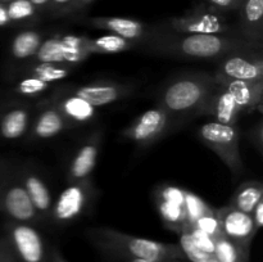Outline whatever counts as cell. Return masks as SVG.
I'll return each mask as SVG.
<instances>
[{"label": "cell", "instance_id": "1", "mask_svg": "<svg viewBox=\"0 0 263 262\" xmlns=\"http://www.w3.org/2000/svg\"><path fill=\"white\" fill-rule=\"evenodd\" d=\"M158 31L139 46L138 51L180 61H220L228 54L248 46L240 36L177 33L164 30L159 23Z\"/></svg>", "mask_w": 263, "mask_h": 262}, {"label": "cell", "instance_id": "2", "mask_svg": "<svg viewBox=\"0 0 263 262\" xmlns=\"http://www.w3.org/2000/svg\"><path fill=\"white\" fill-rule=\"evenodd\" d=\"M86 235L98 249L110 257H133L151 261H181L185 258L179 244L139 238L107 226L87 229Z\"/></svg>", "mask_w": 263, "mask_h": 262}, {"label": "cell", "instance_id": "3", "mask_svg": "<svg viewBox=\"0 0 263 262\" xmlns=\"http://www.w3.org/2000/svg\"><path fill=\"white\" fill-rule=\"evenodd\" d=\"M216 86L213 73L187 72L166 82L157 94V105L171 115L189 121L199 116Z\"/></svg>", "mask_w": 263, "mask_h": 262}, {"label": "cell", "instance_id": "4", "mask_svg": "<svg viewBox=\"0 0 263 262\" xmlns=\"http://www.w3.org/2000/svg\"><path fill=\"white\" fill-rule=\"evenodd\" d=\"M164 30L177 33L239 36L236 23H231L229 13H223L207 3H200L184 14L159 23Z\"/></svg>", "mask_w": 263, "mask_h": 262}, {"label": "cell", "instance_id": "5", "mask_svg": "<svg viewBox=\"0 0 263 262\" xmlns=\"http://www.w3.org/2000/svg\"><path fill=\"white\" fill-rule=\"evenodd\" d=\"M187 121L176 117L159 105L145 110L127 127L121 131V138L138 148H149L168 134L181 127Z\"/></svg>", "mask_w": 263, "mask_h": 262}, {"label": "cell", "instance_id": "6", "mask_svg": "<svg viewBox=\"0 0 263 262\" xmlns=\"http://www.w3.org/2000/svg\"><path fill=\"white\" fill-rule=\"evenodd\" d=\"M0 212L13 221L32 225L40 222L21 181L17 166L7 161H0Z\"/></svg>", "mask_w": 263, "mask_h": 262}, {"label": "cell", "instance_id": "7", "mask_svg": "<svg viewBox=\"0 0 263 262\" xmlns=\"http://www.w3.org/2000/svg\"><path fill=\"white\" fill-rule=\"evenodd\" d=\"M198 136L205 146L215 152L216 156L230 170L231 174L235 176L241 174L244 164L239 149L240 134L236 126L211 121L198 128Z\"/></svg>", "mask_w": 263, "mask_h": 262}, {"label": "cell", "instance_id": "8", "mask_svg": "<svg viewBox=\"0 0 263 262\" xmlns=\"http://www.w3.org/2000/svg\"><path fill=\"white\" fill-rule=\"evenodd\" d=\"M97 194L92 177L67 184L53 203L49 222L55 226L71 225L87 211Z\"/></svg>", "mask_w": 263, "mask_h": 262}, {"label": "cell", "instance_id": "9", "mask_svg": "<svg viewBox=\"0 0 263 262\" xmlns=\"http://www.w3.org/2000/svg\"><path fill=\"white\" fill-rule=\"evenodd\" d=\"M4 236L20 262H51V249L32 223L8 220Z\"/></svg>", "mask_w": 263, "mask_h": 262}, {"label": "cell", "instance_id": "10", "mask_svg": "<svg viewBox=\"0 0 263 262\" xmlns=\"http://www.w3.org/2000/svg\"><path fill=\"white\" fill-rule=\"evenodd\" d=\"M215 79L263 81L262 46H248L228 54L217 61Z\"/></svg>", "mask_w": 263, "mask_h": 262}, {"label": "cell", "instance_id": "11", "mask_svg": "<svg viewBox=\"0 0 263 262\" xmlns=\"http://www.w3.org/2000/svg\"><path fill=\"white\" fill-rule=\"evenodd\" d=\"M184 188L162 184L154 190V202L162 222L168 230L180 234L186 226Z\"/></svg>", "mask_w": 263, "mask_h": 262}, {"label": "cell", "instance_id": "12", "mask_svg": "<svg viewBox=\"0 0 263 262\" xmlns=\"http://www.w3.org/2000/svg\"><path fill=\"white\" fill-rule=\"evenodd\" d=\"M80 21L95 30L108 31L109 33L134 41L138 44V49L158 31V25H148L127 17H84L80 18Z\"/></svg>", "mask_w": 263, "mask_h": 262}, {"label": "cell", "instance_id": "13", "mask_svg": "<svg viewBox=\"0 0 263 262\" xmlns=\"http://www.w3.org/2000/svg\"><path fill=\"white\" fill-rule=\"evenodd\" d=\"M73 128V126L62 116L58 108L46 98L41 102L36 103L35 113L27 136L26 143H37V141L48 140L55 138L62 133Z\"/></svg>", "mask_w": 263, "mask_h": 262}, {"label": "cell", "instance_id": "14", "mask_svg": "<svg viewBox=\"0 0 263 262\" xmlns=\"http://www.w3.org/2000/svg\"><path fill=\"white\" fill-rule=\"evenodd\" d=\"M216 213L220 220L221 230L228 239L235 243L241 251L249 256V248L254 236L258 233L249 213L239 211L230 204L216 208Z\"/></svg>", "mask_w": 263, "mask_h": 262}, {"label": "cell", "instance_id": "15", "mask_svg": "<svg viewBox=\"0 0 263 262\" xmlns=\"http://www.w3.org/2000/svg\"><path fill=\"white\" fill-rule=\"evenodd\" d=\"M66 87L72 94L82 98L98 108L126 99L136 90V86L131 82L121 81H92L89 84L69 85Z\"/></svg>", "mask_w": 263, "mask_h": 262}, {"label": "cell", "instance_id": "16", "mask_svg": "<svg viewBox=\"0 0 263 262\" xmlns=\"http://www.w3.org/2000/svg\"><path fill=\"white\" fill-rule=\"evenodd\" d=\"M103 138H104V133L102 128L95 130L77 146L67 166V182L80 181V180L89 179L92 176V171H94L100 149H102Z\"/></svg>", "mask_w": 263, "mask_h": 262}, {"label": "cell", "instance_id": "17", "mask_svg": "<svg viewBox=\"0 0 263 262\" xmlns=\"http://www.w3.org/2000/svg\"><path fill=\"white\" fill-rule=\"evenodd\" d=\"M17 170L28 199L37 213L39 220L40 222H48L50 220L54 203L49 185L46 184L39 170L32 164L23 163L22 166L17 167Z\"/></svg>", "mask_w": 263, "mask_h": 262}, {"label": "cell", "instance_id": "18", "mask_svg": "<svg viewBox=\"0 0 263 262\" xmlns=\"http://www.w3.org/2000/svg\"><path fill=\"white\" fill-rule=\"evenodd\" d=\"M46 36V31L36 27H25L13 36L7 49L8 76L31 61Z\"/></svg>", "mask_w": 263, "mask_h": 262}, {"label": "cell", "instance_id": "19", "mask_svg": "<svg viewBox=\"0 0 263 262\" xmlns=\"http://www.w3.org/2000/svg\"><path fill=\"white\" fill-rule=\"evenodd\" d=\"M48 99L58 108L64 118L73 127L87 125L92 122L98 116V107L90 104L82 98L72 94L66 86L57 87L51 91Z\"/></svg>", "mask_w": 263, "mask_h": 262}, {"label": "cell", "instance_id": "20", "mask_svg": "<svg viewBox=\"0 0 263 262\" xmlns=\"http://www.w3.org/2000/svg\"><path fill=\"white\" fill-rule=\"evenodd\" d=\"M36 104L33 102H13L0 110V138L20 140L27 136Z\"/></svg>", "mask_w": 263, "mask_h": 262}, {"label": "cell", "instance_id": "21", "mask_svg": "<svg viewBox=\"0 0 263 262\" xmlns=\"http://www.w3.org/2000/svg\"><path fill=\"white\" fill-rule=\"evenodd\" d=\"M240 115L241 110L239 105L236 104L233 95L216 82L215 89L211 92L208 99L205 100L198 117L207 116V117L212 118V121H215V122L236 126Z\"/></svg>", "mask_w": 263, "mask_h": 262}, {"label": "cell", "instance_id": "22", "mask_svg": "<svg viewBox=\"0 0 263 262\" xmlns=\"http://www.w3.org/2000/svg\"><path fill=\"white\" fill-rule=\"evenodd\" d=\"M236 13L239 36L252 45L263 46V0H243Z\"/></svg>", "mask_w": 263, "mask_h": 262}, {"label": "cell", "instance_id": "23", "mask_svg": "<svg viewBox=\"0 0 263 262\" xmlns=\"http://www.w3.org/2000/svg\"><path fill=\"white\" fill-rule=\"evenodd\" d=\"M215 81L233 95L241 113H252L256 109H262L263 81L249 82L222 79H215Z\"/></svg>", "mask_w": 263, "mask_h": 262}, {"label": "cell", "instance_id": "24", "mask_svg": "<svg viewBox=\"0 0 263 262\" xmlns=\"http://www.w3.org/2000/svg\"><path fill=\"white\" fill-rule=\"evenodd\" d=\"M77 66L67 63H48V62H28L9 74V80L17 76H31L43 81L57 84L68 79Z\"/></svg>", "mask_w": 263, "mask_h": 262}, {"label": "cell", "instance_id": "25", "mask_svg": "<svg viewBox=\"0 0 263 262\" xmlns=\"http://www.w3.org/2000/svg\"><path fill=\"white\" fill-rule=\"evenodd\" d=\"M8 81L10 82L8 92L17 102H35L41 95L54 89V84L31 76H17Z\"/></svg>", "mask_w": 263, "mask_h": 262}, {"label": "cell", "instance_id": "26", "mask_svg": "<svg viewBox=\"0 0 263 262\" xmlns=\"http://www.w3.org/2000/svg\"><path fill=\"white\" fill-rule=\"evenodd\" d=\"M84 46L90 55L92 54H116L128 50H138V44L123 39L115 33L99 36V38H87L85 36Z\"/></svg>", "mask_w": 263, "mask_h": 262}, {"label": "cell", "instance_id": "27", "mask_svg": "<svg viewBox=\"0 0 263 262\" xmlns=\"http://www.w3.org/2000/svg\"><path fill=\"white\" fill-rule=\"evenodd\" d=\"M263 199V185L257 180L244 181L236 188L229 204L239 211L249 213L253 212L254 207L259 200Z\"/></svg>", "mask_w": 263, "mask_h": 262}, {"label": "cell", "instance_id": "28", "mask_svg": "<svg viewBox=\"0 0 263 262\" xmlns=\"http://www.w3.org/2000/svg\"><path fill=\"white\" fill-rule=\"evenodd\" d=\"M5 4L10 26H21L23 28L32 27L43 15V12L28 0H12Z\"/></svg>", "mask_w": 263, "mask_h": 262}, {"label": "cell", "instance_id": "29", "mask_svg": "<svg viewBox=\"0 0 263 262\" xmlns=\"http://www.w3.org/2000/svg\"><path fill=\"white\" fill-rule=\"evenodd\" d=\"M63 40L61 33L48 35L39 46L35 55L30 62H48V63H64Z\"/></svg>", "mask_w": 263, "mask_h": 262}, {"label": "cell", "instance_id": "30", "mask_svg": "<svg viewBox=\"0 0 263 262\" xmlns=\"http://www.w3.org/2000/svg\"><path fill=\"white\" fill-rule=\"evenodd\" d=\"M213 258L216 262H247L248 254L225 235H221L215 240Z\"/></svg>", "mask_w": 263, "mask_h": 262}, {"label": "cell", "instance_id": "31", "mask_svg": "<svg viewBox=\"0 0 263 262\" xmlns=\"http://www.w3.org/2000/svg\"><path fill=\"white\" fill-rule=\"evenodd\" d=\"M215 208L208 204L203 198L197 195L190 190H185V213H186V228H192L198 218L202 217L205 213L211 212Z\"/></svg>", "mask_w": 263, "mask_h": 262}, {"label": "cell", "instance_id": "32", "mask_svg": "<svg viewBox=\"0 0 263 262\" xmlns=\"http://www.w3.org/2000/svg\"><path fill=\"white\" fill-rule=\"evenodd\" d=\"M179 247L185 258L189 259L190 262H199L204 261V259L213 258L212 256L207 254L205 252H203L202 249H199L195 246L194 241L190 238L189 233L186 230H182L179 234Z\"/></svg>", "mask_w": 263, "mask_h": 262}, {"label": "cell", "instance_id": "33", "mask_svg": "<svg viewBox=\"0 0 263 262\" xmlns=\"http://www.w3.org/2000/svg\"><path fill=\"white\" fill-rule=\"evenodd\" d=\"M193 226L199 229V230H202L203 233L208 234V235L212 236L213 239H217L218 236L223 235L222 230H221L220 220H218L217 213H216V208L213 211H211V212L203 215L200 218H198L197 222Z\"/></svg>", "mask_w": 263, "mask_h": 262}, {"label": "cell", "instance_id": "34", "mask_svg": "<svg viewBox=\"0 0 263 262\" xmlns=\"http://www.w3.org/2000/svg\"><path fill=\"white\" fill-rule=\"evenodd\" d=\"M184 230H186L187 233H189L190 238L193 239V241H194V244L198 247V248L202 249L203 252H205V253L213 257L216 239H213L212 236H210L208 234L203 233V231L199 230V229L194 228V226L184 229Z\"/></svg>", "mask_w": 263, "mask_h": 262}, {"label": "cell", "instance_id": "35", "mask_svg": "<svg viewBox=\"0 0 263 262\" xmlns=\"http://www.w3.org/2000/svg\"><path fill=\"white\" fill-rule=\"evenodd\" d=\"M94 2H97V0H72V2L59 13L57 18L77 17V15H80L81 13H84Z\"/></svg>", "mask_w": 263, "mask_h": 262}, {"label": "cell", "instance_id": "36", "mask_svg": "<svg viewBox=\"0 0 263 262\" xmlns=\"http://www.w3.org/2000/svg\"><path fill=\"white\" fill-rule=\"evenodd\" d=\"M243 0H204V3L210 4L211 7L221 10L223 13L238 12Z\"/></svg>", "mask_w": 263, "mask_h": 262}, {"label": "cell", "instance_id": "37", "mask_svg": "<svg viewBox=\"0 0 263 262\" xmlns=\"http://www.w3.org/2000/svg\"><path fill=\"white\" fill-rule=\"evenodd\" d=\"M263 126H262V120H259L257 122L256 126L249 130V140L253 143V145L256 146L257 151L261 153L262 152V144H263Z\"/></svg>", "mask_w": 263, "mask_h": 262}, {"label": "cell", "instance_id": "38", "mask_svg": "<svg viewBox=\"0 0 263 262\" xmlns=\"http://www.w3.org/2000/svg\"><path fill=\"white\" fill-rule=\"evenodd\" d=\"M72 0H50L45 9V15L50 18H57L59 13L71 3Z\"/></svg>", "mask_w": 263, "mask_h": 262}, {"label": "cell", "instance_id": "39", "mask_svg": "<svg viewBox=\"0 0 263 262\" xmlns=\"http://www.w3.org/2000/svg\"><path fill=\"white\" fill-rule=\"evenodd\" d=\"M0 262H20L13 253L5 236L0 240Z\"/></svg>", "mask_w": 263, "mask_h": 262}, {"label": "cell", "instance_id": "40", "mask_svg": "<svg viewBox=\"0 0 263 262\" xmlns=\"http://www.w3.org/2000/svg\"><path fill=\"white\" fill-rule=\"evenodd\" d=\"M251 216L252 218H253V222H254V226H256V229L257 230H259V229L263 226V199L257 203V205L254 207L253 212L251 213Z\"/></svg>", "mask_w": 263, "mask_h": 262}, {"label": "cell", "instance_id": "41", "mask_svg": "<svg viewBox=\"0 0 263 262\" xmlns=\"http://www.w3.org/2000/svg\"><path fill=\"white\" fill-rule=\"evenodd\" d=\"M9 26H10V21L9 18H8L7 4L0 2V28L9 27Z\"/></svg>", "mask_w": 263, "mask_h": 262}, {"label": "cell", "instance_id": "42", "mask_svg": "<svg viewBox=\"0 0 263 262\" xmlns=\"http://www.w3.org/2000/svg\"><path fill=\"white\" fill-rule=\"evenodd\" d=\"M116 262H179V261H151V259L133 258V257H112Z\"/></svg>", "mask_w": 263, "mask_h": 262}, {"label": "cell", "instance_id": "43", "mask_svg": "<svg viewBox=\"0 0 263 262\" xmlns=\"http://www.w3.org/2000/svg\"><path fill=\"white\" fill-rule=\"evenodd\" d=\"M51 262H67V259L64 258L63 254L61 253L58 248H51Z\"/></svg>", "mask_w": 263, "mask_h": 262}, {"label": "cell", "instance_id": "44", "mask_svg": "<svg viewBox=\"0 0 263 262\" xmlns=\"http://www.w3.org/2000/svg\"><path fill=\"white\" fill-rule=\"evenodd\" d=\"M28 2H30L31 4L35 5L37 9H40L41 12H43V14H45V9L49 5V2H50V0H28Z\"/></svg>", "mask_w": 263, "mask_h": 262}, {"label": "cell", "instance_id": "45", "mask_svg": "<svg viewBox=\"0 0 263 262\" xmlns=\"http://www.w3.org/2000/svg\"><path fill=\"white\" fill-rule=\"evenodd\" d=\"M199 262H216L215 258H210V259H204V261H199Z\"/></svg>", "mask_w": 263, "mask_h": 262}, {"label": "cell", "instance_id": "46", "mask_svg": "<svg viewBox=\"0 0 263 262\" xmlns=\"http://www.w3.org/2000/svg\"><path fill=\"white\" fill-rule=\"evenodd\" d=\"M2 3H8V2H12V0H0Z\"/></svg>", "mask_w": 263, "mask_h": 262}]
</instances>
